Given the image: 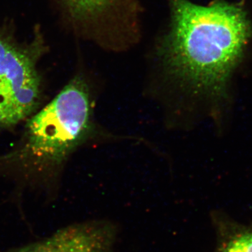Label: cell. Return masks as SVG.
<instances>
[{"label": "cell", "instance_id": "cell-1", "mask_svg": "<svg viewBox=\"0 0 252 252\" xmlns=\"http://www.w3.org/2000/svg\"><path fill=\"white\" fill-rule=\"evenodd\" d=\"M171 30L162 59L172 76L196 94L220 98L251 36L243 8L225 1L210 6L171 0Z\"/></svg>", "mask_w": 252, "mask_h": 252}, {"label": "cell", "instance_id": "cell-6", "mask_svg": "<svg viewBox=\"0 0 252 252\" xmlns=\"http://www.w3.org/2000/svg\"><path fill=\"white\" fill-rule=\"evenodd\" d=\"M220 252H252V232H244L233 237Z\"/></svg>", "mask_w": 252, "mask_h": 252}, {"label": "cell", "instance_id": "cell-2", "mask_svg": "<svg viewBox=\"0 0 252 252\" xmlns=\"http://www.w3.org/2000/svg\"><path fill=\"white\" fill-rule=\"evenodd\" d=\"M31 117L19 157L36 168L59 167L93 130L92 105L86 81L74 78Z\"/></svg>", "mask_w": 252, "mask_h": 252}, {"label": "cell", "instance_id": "cell-5", "mask_svg": "<svg viewBox=\"0 0 252 252\" xmlns=\"http://www.w3.org/2000/svg\"><path fill=\"white\" fill-rule=\"evenodd\" d=\"M69 7L77 15L95 14L105 7L111 0H66Z\"/></svg>", "mask_w": 252, "mask_h": 252}, {"label": "cell", "instance_id": "cell-3", "mask_svg": "<svg viewBox=\"0 0 252 252\" xmlns=\"http://www.w3.org/2000/svg\"><path fill=\"white\" fill-rule=\"evenodd\" d=\"M40 98V79L34 61L0 39V129L31 117Z\"/></svg>", "mask_w": 252, "mask_h": 252}, {"label": "cell", "instance_id": "cell-4", "mask_svg": "<svg viewBox=\"0 0 252 252\" xmlns=\"http://www.w3.org/2000/svg\"><path fill=\"white\" fill-rule=\"evenodd\" d=\"M117 235V225L110 220H89L68 225L11 252H113Z\"/></svg>", "mask_w": 252, "mask_h": 252}]
</instances>
